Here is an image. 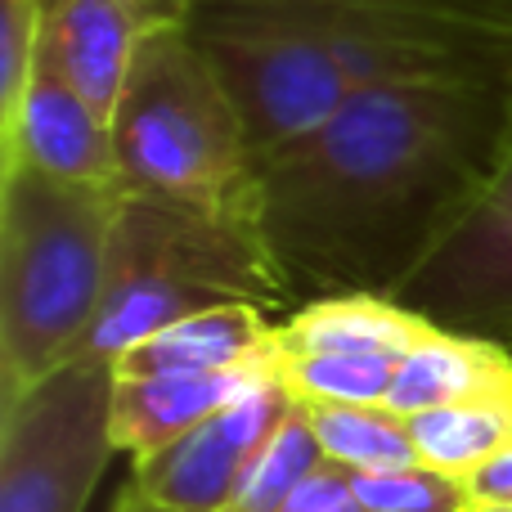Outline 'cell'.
<instances>
[{
  "label": "cell",
  "mask_w": 512,
  "mask_h": 512,
  "mask_svg": "<svg viewBox=\"0 0 512 512\" xmlns=\"http://www.w3.org/2000/svg\"><path fill=\"white\" fill-rule=\"evenodd\" d=\"M512 81H414L256 153L243 221L292 297H396L486 194Z\"/></svg>",
  "instance_id": "1"
},
{
  "label": "cell",
  "mask_w": 512,
  "mask_h": 512,
  "mask_svg": "<svg viewBox=\"0 0 512 512\" xmlns=\"http://www.w3.org/2000/svg\"><path fill=\"white\" fill-rule=\"evenodd\" d=\"M185 27L256 153L382 86L512 81V0H194Z\"/></svg>",
  "instance_id": "2"
},
{
  "label": "cell",
  "mask_w": 512,
  "mask_h": 512,
  "mask_svg": "<svg viewBox=\"0 0 512 512\" xmlns=\"http://www.w3.org/2000/svg\"><path fill=\"white\" fill-rule=\"evenodd\" d=\"M122 189L0 171V400L77 360L104 306Z\"/></svg>",
  "instance_id": "3"
},
{
  "label": "cell",
  "mask_w": 512,
  "mask_h": 512,
  "mask_svg": "<svg viewBox=\"0 0 512 512\" xmlns=\"http://www.w3.org/2000/svg\"><path fill=\"white\" fill-rule=\"evenodd\" d=\"M108 126L122 194L243 216L256 162L252 135L225 77L185 23L140 36Z\"/></svg>",
  "instance_id": "4"
},
{
  "label": "cell",
  "mask_w": 512,
  "mask_h": 512,
  "mask_svg": "<svg viewBox=\"0 0 512 512\" xmlns=\"http://www.w3.org/2000/svg\"><path fill=\"white\" fill-rule=\"evenodd\" d=\"M234 301L261 310H288L297 301L243 216L122 194L108 243L104 306L81 355L117 360L158 328Z\"/></svg>",
  "instance_id": "5"
},
{
  "label": "cell",
  "mask_w": 512,
  "mask_h": 512,
  "mask_svg": "<svg viewBox=\"0 0 512 512\" xmlns=\"http://www.w3.org/2000/svg\"><path fill=\"white\" fill-rule=\"evenodd\" d=\"M117 360L77 355L0 400V512H86L117 454Z\"/></svg>",
  "instance_id": "6"
},
{
  "label": "cell",
  "mask_w": 512,
  "mask_h": 512,
  "mask_svg": "<svg viewBox=\"0 0 512 512\" xmlns=\"http://www.w3.org/2000/svg\"><path fill=\"white\" fill-rule=\"evenodd\" d=\"M400 301L450 333L512 342V122L486 194Z\"/></svg>",
  "instance_id": "7"
},
{
  "label": "cell",
  "mask_w": 512,
  "mask_h": 512,
  "mask_svg": "<svg viewBox=\"0 0 512 512\" xmlns=\"http://www.w3.org/2000/svg\"><path fill=\"white\" fill-rule=\"evenodd\" d=\"M288 405L292 396L283 391V382H270V387L234 400L230 409L212 414L180 441L135 459L122 495L162 512H225L248 463Z\"/></svg>",
  "instance_id": "8"
},
{
  "label": "cell",
  "mask_w": 512,
  "mask_h": 512,
  "mask_svg": "<svg viewBox=\"0 0 512 512\" xmlns=\"http://www.w3.org/2000/svg\"><path fill=\"white\" fill-rule=\"evenodd\" d=\"M5 167H36L54 180H68V185L117 189L113 126L68 81L45 36L32 81L23 90V104L0 126V171Z\"/></svg>",
  "instance_id": "9"
},
{
  "label": "cell",
  "mask_w": 512,
  "mask_h": 512,
  "mask_svg": "<svg viewBox=\"0 0 512 512\" xmlns=\"http://www.w3.org/2000/svg\"><path fill=\"white\" fill-rule=\"evenodd\" d=\"M45 45L68 81L113 122L131 54L144 32L185 23V0H41Z\"/></svg>",
  "instance_id": "10"
},
{
  "label": "cell",
  "mask_w": 512,
  "mask_h": 512,
  "mask_svg": "<svg viewBox=\"0 0 512 512\" xmlns=\"http://www.w3.org/2000/svg\"><path fill=\"white\" fill-rule=\"evenodd\" d=\"M279 382V346L265 355L221 373H189V378H117V409H113V436L117 450L131 459L162 450L207 423L212 414L230 409L234 400Z\"/></svg>",
  "instance_id": "11"
},
{
  "label": "cell",
  "mask_w": 512,
  "mask_h": 512,
  "mask_svg": "<svg viewBox=\"0 0 512 512\" xmlns=\"http://www.w3.org/2000/svg\"><path fill=\"white\" fill-rule=\"evenodd\" d=\"M279 324L270 310L234 301V306L198 310L176 324L149 333L117 355V378H189V373L239 369L274 346Z\"/></svg>",
  "instance_id": "12"
},
{
  "label": "cell",
  "mask_w": 512,
  "mask_h": 512,
  "mask_svg": "<svg viewBox=\"0 0 512 512\" xmlns=\"http://www.w3.org/2000/svg\"><path fill=\"white\" fill-rule=\"evenodd\" d=\"M436 328L441 324L396 297L346 292V297H315L288 310V319H279L274 346L279 355H400L405 360Z\"/></svg>",
  "instance_id": "13"
},
{
  "label": "cell",
  "mask_w": 512,
  "mask_h": 512,
  "mask_svg": "<svg viewBox=\"0 0 512 512\" xmlns=\"http://www.w3.org/2000/svg\"><path fill=\"white\" fill-rule=\"evenodd\" d=\"M504 396H512V346L495 342V337L436 328L423 346H414L400 360L387 409L409 418L436 405L504 400Z\"/></svg>",
  "instance_id": "14"
},
{
  "label": "cell",
  "mask_w": 512,
  "mask_h": 512,
  "mask_svg": "<svg viewBox=\"0 0 512 512\" xmlns=\"http://www.w3.org/2000/svg\"><path fill=\"white\" fill-rule=\"evenodd\" d=\"M409 432L427 468L468 481L512 445V396L423 409V414H409Z\"/></svg>",
  "instance_id": "15"
},
{
  "label": "cell",
  "mask_w": 512,
  "mask_h": 512,
  "mask_svg": "<svg viewBox=\"0 0 512 512\" xmlns=\"http://www.w3.org/2000/svg\"><path fill=\"white\" fill-rule=\"evenodd\" d=\"M315 436L324 454L342 468L355 472H382V468H405L418 459L409 418L387 405H306Z\"/></svg>",
  "instance_id": "16"
},
{
  "label": "cell",
  "mask_w": 512,
  "mask_h": 512,
  "mask_svg": "<svg viewBox=\"0 0 512 512\" xmlns=\"http://www.w3.org/2000/svg\"><path fill=\"white\" fill-rule=\"evenodd\" d=\"M324 445L315 436L310 409L292 400L283 409V418L274 423V432L265 436V445L256 450V459L243 472L239 490H234L225 512H279L292 499V490L324 463Z\"/></svg>",
  "instance_id": "17"
},
{
  "label": "cell",
  "mask_w": 512,
  "mask_h": 512,
  "mask_svg": "<svg viewBox=\"0 0 512 512\" xmlns=\"http://www.w3.org/2000/svg\"><path fill=\"white\" fill-rule=\"evenodd\" d=\"M400 355H279V382L297 405H387Z\"/></svg>",
  "instance_id": "18"
},
{
  "label": "cell",
  "mask_w": 512,
  "mask_h": 512,
  "mask_svg": "<svg viewBox=\"0 0 512 512\" xmlns=\"http://www.w3.org/2000/svg\"><path fill=\"white\" fill-rule=\"evenodd\" d=\"M351 481L364 512H468L472 508L468 481L445 477V472L427 468V463L351 472Z\"/></svg>",
  "instance_id": "19"
},
{
  "label": "cell",
  "mask_w": 512,
  "mask_h": 512,
  "mask_svg": "<svg viewBox=\"0 0 512 512\" xmlns=\"http://www.w3.org/2000/svg\"><path fill=\"white\" fill-rule=\"evenodd\" d=\"M45 36L41 0H0V126L18 113Z\"/></svg>",
  "instance_id": "20"
},
{
  "label": "cell",
  "mask_w": 512,
  "mask_h": 512,
  "mask_svg": "<svg viewBox=\"0 0 512 512\" xmlns=\"http://www.w3.org/2000/svg\"><path fill=\"white\" fill-rule=\"evenodd\" d=\"M351 472L355 468H342V463L324 459L297 490H292V499L279 512H364Z\"/></svg>",
  "instance_id": "21"
},
{
  "label": "cell",
  "mask_w": 512,
  "mask_h": 512,
  "mask_svg": "<svg viewBox=\"0 0 512 512\" xmlns=\"http://www.w3.org/2000/svg\"><path fill=\"white\" fill-rule=\"evenodd\" d=\"M468 495H472V504L512 508V445L504 454H495L486 468L472 472V477H468Z\"/></svg>",
  "instance_id": "22"
},
{
  "label": "cell",
  "mask_w": 512,
  "mask_h": 512,
  "mask_svg": "<svg viewBox=\"0 0 512 512\" xmlns=\"http://www.w3.org/2000/svg\"><path fill=\"white\" fill-rule=\"evenodd\" d=\"M113 512H162V508H149V504H140V499L122 495V499H117V508H113Z\"/></svg>",
  "instance_id": "23"
},
{
  "label": "cell",
  "mask_w": 512,
  "mask_h": 512,
  "mask_svg": "<svg viewBox=\"0 0 512 512\" xmlns=\"http://www.w3.org/2000/svg\"><path fill=\"white\" fill-rule=\"evenodd\" d=\"M468 512H512V508H490V504H472Z\"/></svg>",
  "instance_id": "24"
},
{
  "label": "cell",
  "mask_w": 512,
  "mask_h": 512,
  "mask_svg": "<svg viewBox=\"0 0 512 512\" xmlns=\"http://www.w3.org/2000/svg\"><path fill=\"white\" fill-rule=\"evenodd\" d=\"M185 5H194V0H185ZM185 14H189V9H185Z\"/></svg>",
  "instance_id": "25"
},
{
  "label": "cell",
  "mask_w": 512,
  "mask_h": 512,
  "mask_svg": "<svg viewBox=\"0 0 512 512\" xmlns=\"http://www.w3.org/2000/svg\"><path fill=\"white\" fill-rule=\"evenodd\" d=\"M508 346H512V342H508Z\"/></svg>",
  "instance_id": "26"
}]
</instances>
